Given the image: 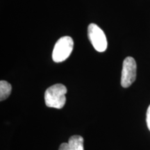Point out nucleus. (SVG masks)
Returning a JSON list of instances; mask_svg holds the SVG:
<instances>
[{
	"label": "nucleus",
	"instance_id": "1",
	"mask_svg": "<svg viewBox=\"0 0 150 150\" xmlns=\"http://www.w3.org/2000/svg\"><path fill=\"white\" fill-rule=\"evenodd\" d=\"M67 88L61 83H56L50 86L45 93V102L47 107L61 109L66 102L65 94Z\"/></svg>",
	"mask_w": 150,
	"mask_h": 150
},
{
	"label": "nucleus",
	"instance_id": "2",
	"mask_svg": "<svg viewBox=\"0 0 150 150\" xmlns=\"http://www.w3.org/2000/svg\"><path fill=\"white\" fill-rule=\"evenodd\" d=\"M74 41L70 36L62 37L56 42L52 52V59L56 63L66 60L72 53Z\"/></svg>",
	"mask_w": 150,
	"mask_h": 150
},
{
	"label": "nucleus",
	"instance_id": "3",
	"mask_svg": "<svg viewBox=\"0 0 150 150\" xmlns=\"http://www.w3.org/2000/svg\"><path fill=\"white\" fill-rule=\"evenodd\" d=\"M88 35L93 47L99 52L106 51L107 48V39L104 31L97 24L92 23L88 27Z\"/></svg>",
	"mask_w": 150,
	"mask_h": 150
},
{
	"label": "nucleus",
	"instance_id": "4",
	"mask_svg": "<svg viewBox=\"0 0 150 150\" xmlns=\"http://www.w3.org/2000/svg\"><path fill=\"white\" fill-rule=\"evenodd\" d=\"M137 65L135 59L128 56L124 60L121 76V86L128 88L131 86L136 79Z\"/></svg>",
	"mask_w": 150,
	"mask_h": 150
},
{
	"label": "nucleus",
	"instance_id": "5",
	"mask_svg": "<svg viewBox=\"0 0 150 150\" xmlns=\"http://www.w3.org/2000/svg\"><path fill=\"white\" fill-rule=\"evenodd\" d=\"M59 150H84L83 138L79 135H74L69 138L68 142H63Z\"/></svg>",
	"mask_w": 150,
	"mask_h": 150
},
{
	"label": "nucleus",
	"instance_id": "6",
	"mask_svg": "<svg viewBox=\"0 0 150 150\" xmlns=\"http://www.w3.org/2000/svg\"><path fill=\"white\" fill-rule=\"evenodd\" d=\"M12 87L8 82L1 80L0 81V101L5 100L10 96Z\"/></svg>",
	"mask_w": 150,
	"mask_h": 150
},
{
	"label": "nucleus",
	"instance_id": "7",
	"mask_svg": "<svg viewBox=\"0 0 150 150\" xmlns=\"http://www.w3.org/2000/svg\"><path fill=\"white\" fill-rule=\"evenodd\" d=\"M146 122H147V125L148 129L150 131V105L147 108V114H146Z\"/></svg>",
	"mask_w": 150,
	"mask_h": 150
}]
</instances>
